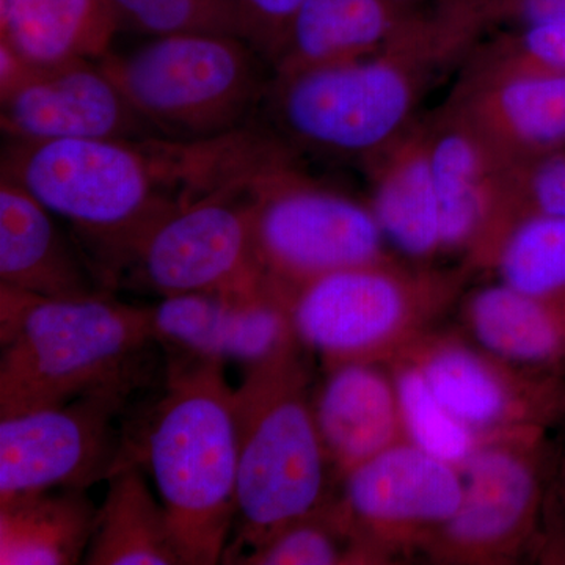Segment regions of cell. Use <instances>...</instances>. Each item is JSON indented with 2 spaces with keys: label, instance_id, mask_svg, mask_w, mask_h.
Wrapping results in <instances>:
<instances>
[{
  "label": "cell",
  "instance_id": "obj_20",
  "mask_svg": "<svg viewBox=\"0 0 565 565\" xmlns=\"http://www.w3.org/2000/svg\"><path fill=\"white\" fill-rule=\"evenodd\" d=\"M371 182L370 206L386 244L411 263L444 255L440 203L430 167L426 122L415 121L392 145L363 163Z\"/></svg>",
  "mask_w": 565,
  "mask_h": 565
},
{
  "label": "cell",
  "instance_id": "obj_25",
  "mask_svg": "<svg viewBox=\"0 0 565 565\" xmlns=\"http://www.w3.org/2000/svg\"><path fill=\"white\" fill-rule=\"evenodd\" d=\"M98 508L87 490L52 489L0 501V564L84 563Z\"/></svg>",
  "mask_w": 565,
  "mask_h": 565
},
{
  "label": "cell",
  "instance_id": "obj_10",
  "mask_svg": "<svg viewBox=\"0 0 565 565\" xmlns=\"http://www.w3.org/2000/svg\"><path fill=\"white\" fill-rule=\"evenodd\" d=\"M545 434L493 435L468 460L459 508L423 552L429 563L514 564L535 544L548 479Z\"/></svg>",
  "mask_w": 565,
  "mask_h": 565
},
{
  "label": "cell",
  "instance_id": "obj_13",
  "mask_svg": "<svg viewBox=\"0 0 565 565\" xmlns=\"http://www.w3.org/2000/svg\"><path fill=\"white\" fill-rule=\"evenodd\" d=\"M399 355L414 363L441 403L478 433L548 430L565 419L563 374L508 362L471 338L433 329Z\"/></svg>",
  "mask_w": 565,
  "mask_h": 565
},
{
  "label": "cell",
  "instance_id": "obj_6",
  "mask_svg": "<svg viewBox=\"0 0 565 565\" xmlns=\"http://www.w3.org/2000/svg\"><path fill=\"white\" fill-rule=\"evenodd\" d=\"M470 274L394 256L338 270L294 294V332L326 370L388 363L459 302Z\"/></svg>",
  "mask_w": 565,
  "mask_h": 565
},
{
  "label": "cell",
  "instance_id": "obj_22",
  "mask_svg": "<svg viewBox=\"0 0 565 565\" xmlns=\"http://www.w3.org/2000/svg\"><path fill=\"white\" fill-rule=\"evenodd\" d=\"M462 321L471 340L508 362L550 373L565 367V299H537L497 281L463 297Z\"/></svg>",
  "mask_w": 565,
  "mask_h": 565
},
{
  "label": "cell",
  "instance_id": "obj_29",
  "mask_svg": "<svg viewBox=\"0 0 565 565\" xmlns=\"http://www.w3.org/2000/svg\"><path fill=\"white\" fill-rule=\"evenodd\" d=\"M467 74H553L565 76V20L515 25L511 32L478 46Z\"/></svg>",
  "mask_w": 565,
  "mask_h": 565
},
{
  "label": "cell",
  "instance_id": "obj_35",
  "mask_svg": "<svg viewBox=\"0 0 565 565\" xmlns=\"http://www.w3.org/2000/svg\"><path fill=\"white\" fill-rule=\"evenodd\" d=\"M405 2L415 3V6H416V2H418V0H405Z\"/></svg>",
  "mask_w": 565,
  "mask_h": 565
},
{
  "label": "cell",
  "instance_id": "obj_16",
  "mask_svg": "<svg viewBox=\"0 0 565 565\" xmlns=\"http://www.w3.org/2000/svg\"><path fill=\"white\" fill-rule=\"evenodd\" d=\"M0 122L10 140L158 136L93 61L41 66L28 84L0 98Z\"/></svg>",
  "mask_w": 565,
  "mask_h": 565
},
{
  "label": "cell",
  "instance_id": "obj_9",
  "mask_svg": "<svg viewBox=\"0 0 565 565\" xmlns=\"http://www.w3.org/2000/svg\"><path fill=\"white\" fill-rule=\"evenodd\" d=\"M267 169L230 182L166 215L128 252L111 277L110 288L126 281L131 288L158 294L161 299L182 294H253L275 288L259 267L253 241L256 182Z\"/></svg>",
  "mask_w": 565,
  "mask_h": 565
},
{
  "label": "cell",
  "instance_id": "obj_23",
  "mask_svg": "<svg viewBox=\"0 0 565 565\" xmlns=\"http://www.w3.org/2000/svg\"><path fill=\"white\" fill-rule=\"evenodd\" d=\"M120 31L109 0H0V43L33 65L102 61Z\"/></svg>",
  "mask_w": 565,
  "mask_h": 565
},
{
  "label": "cell",
  "instance_id": "obj_19",
  "mask_svg": "<svg viewBox=\"0 0 565 565\" xmlns=\"http://www.w3.org/2000/svg\"><path fill=\"white\" fill-rule=\"evenodd\" d=\"M326 371L313 394L315 416L340 482L353 468L407 440L385 363H344Z\"/></svg>",
  "mask_w": 565,
  "mask_h": 565
},
{
  "label": "cell",
  "instance_id": "obj_3",
  "mask_svg": "<svg viewBox=\"0 0 565 565\" xmlns=\"http://www.w3.org/2000/svg\"><path fill=\"white\" fill-rule=\"evenodd\" d=\"M148 308L51 299L0 285V418L114 385H147L158 348Z\"/></svg>",
  "mask_w": 565,
  "mask_h": 565
},
{
  "label": "cell",
  "instance_id": "obj_7",
  "mask_svg": "<svg viewBox=\"0 0 565 565\" xmlns=\"http://www.w3.org/2000/svg\"><path fill=\"white\" fill-rule=\"evenodd\" d=\"M141 120L161 137L202 140L247 128L266 96L259 52L228 33L154 36L98 61Z\"/></svg>",
  "mask_w": 565,
  "mask_h": 565
},
{
  "label": "cell",
  "instance_id": "obj_15",
  "mask_svg": "<svg viewBox=\"0 0 565 565\" xmlns=\"http://www.w3.org/2000/svg\"><path fill=\"white\" fill-rule=\"evenodd\" d=\"M148 311L156 343L193 359L250 366L297 340L291 297L277 288L163 297Z\"/></svg>",
  "mask_w": 565,
  "mask_h": 565
},
{
  "label": "cell",
  "instance_id": "obj_2",
  "mask_svg": "<svg viewBox=\"0 0 565 565\" xmlns=\"http://www.w3.org/2000/svg\"><path fill=\"white\" fill-rule=\"evenodd\" d=\"M487 29L473 0L415 7L375 54L274 77L266 96L275 125L296 147L370 161L414 125L424 95L475 54Z\"/></svg>",
  "mask_w": 565,
  "mask_h": 565
},
{
  "label": "cell",
  "instance_id": "obj_26",
  "mask_svg": "<svg viewBox=\"0 0 565 565\" xmlns=\"http://www.w3.org/2000/svg\"><path fill=\"white\" fill-rule=\"evenodd\" d=\"M385 364L392 373L408 444L462 470L478 449L497 435L478 433L457 418L430 388L422 371L404 356H394Z\"/></svg>",
  "mask_w": 565,
  "mask_h": 565
},
{
  "label": "cell",
  "instance_id": "obj_5",
  "mask_svg": "<svg viewBox=\"0 0 565 565\" xmlns=\"http://www.w3.org/2000/svg\"><path fill=\"white\" fill-rule=\"evenodd\" d=\"M305 352L291 341L247 366L234 388L237 546L226 563L334 498L337 476L316 423Z\"/></svg>",
  "mask_w": 565,
  "mask_h": 565
},
{
  "label": "cell",
  "instance_id": "obj_28",
  "mask_svg": "<svg viewBox=\"0 0 565 565\" xmlns=\"http://www.w3.org/2000/svg\"><path fill=\"white\" fill-rule=\"evenodd\" d=\"M232 564L245 565H351L371 564L362 545L353 537L337 504L294 520L275 531L262 544L243 553Z\"/></svg>",
  "mask_w": 565,
  "mask_h": 565
},
{
  "label": "cell",
  "instance_id": "obj_18",
  "mask_svg": "<svg viewBox=\"0 0 565 565\" xmlns=\"http://www.w3.org/2000/svg\"><path fill=\"white\" fill-rule=\"evenodd\" d=\"M55 215L31 193L0 181V285L51 297L110 294L82 247L70 243Z\"/></svg>",
  "mask_w": 565,
  "mask_h": 565
},
{
  "label": "cell",
  "instance_id": "obj_30",
  "mask_svg": "<svg viewBox=\"0 0 565 565\" xmlns=\"http://www.w3.org/2000/svg\"><path fill=\"white\" fill-rule=\"evenodd\" d=\"M120 29L166 36L210 32L237 36L230 0H109Z\"/></svg>",
  "mask_w": 565,
  "mask_h": 565
},
{
  "label": "cell",
  "instance_id": "obj_34",
  "mask_svg": "<svg viewBox=\"0 0 565 565\" xmlns=\"http://www.w3.org/2000/svg\"><path fill=\"white\" fill-rule=\"evenodd\" d=\"M563 487H564V498H565V459H564V467H563Z\"/></svg>",
  "mask_w": 565,
  "mask_h": 565
},
{
  "label": "cell",
  "instance_id": "obj_17",
  "mask_svg": "<svg viewBox=\"0 0 565 565\" xmlns=\"http://www.w3.org/2000/svg\"><path fill=\"white\" fill-rule=\"evenodd\" d=\"M449 103L512 162L565 150V76L465 74Z\"/></svg>",
  "mask_w": 565,
  "mask_h": 565
},
{
  "label": "cell",
  "instance_id": "obj_32",
  "mask_svg": "<svg viewBox=\"0 0 565 565\" xmlns=\"http://www.w3.org/2000/svg\"><path fill=\"white\" fill-rule=\"evenodd\" d=\"M239 39L266 61L286 24L307 0H230Z\"/></svg>",
  "mask_w": 565,
  "mask_h": 565
},
{
  "label": "cell",
  "instance_id": "obj_27",
  "mask_svg": "<svg viewBox=\"0 0 565 565\" xmlns=\"http://www.w3.org/2000/svg\"><path fill=\"white\" fill-rule=\"evenodd\" d=\"M498 281L537 299H565V218L526 214L494 253Z\"/></svg>",
  "mask_w": 565,
  "mask_h": 565
},
{
  "label": "cell",
  "instance_id": "obj_21",
  "mask_svg": "<svg viewBox=\"0 0 565 565\" xmlns=\"http://www.w3.org/2000/svg\"><path fill=\"white\" fill-rule=\"evenodd\" d=\"M415 3L405 0H307L266 62L274 77L373 55L393 39Z\"/></svg>",
  "mask_w": 565,
  "mask_h": 565
},
{
  "label": "cell",
  "instance_id": "obj_33",
  "mask_svg": "<svg viewBox=\"0 0 565 565\" xmlns=\"http://www.w3.org/2000/svg\"><path fill=\"white\" fill-rule=\"evenodd\" d=\"M500 22L514 25L565 20V0H498Z\"/></svg>",
  "mask_w": 565,
  "mask_h": 565
},
{
  "label": "cell",
  "instance_id": "obj_11",
  "mask_svg": "<svg viewBox=\"0 0 565 565\" xmlns=\"http://www.w3.org/2000/svg\"><path fill=\"white\" fill-rule=\"evenodd\" d=\"M140 385L104 386L70 403L0 418V501L87 490L132 460L120 422Z\"/></svg>",
  "mask_w": 565,
  "mask_h": 565
},
{
  "label": "cell",
  "instance_id": "obj_1",
  "mask_svg": "<svg viewBox=\"0 0 565 565\" xmlns=\"http://www.w3.org/2000/svg\"><path fill=\"white\" fill-rule=\"evenodd\" d=\"M281 154L280 140L250 128L202 140L9 139L2 178L76 230L110 289L117 267L156 223Z\"/></svg>",
  "mask_w": 565,
  "mask_h": 565
},
{
  "label": "cell",
  "instance_id": "obj_24",
  "mask_svg": "<svg viewBox=\"0 0 565 565\" xmlns=\"http://www.w3.org/2000/svg\"><path fill=\"white\" fill-rule=\"evenodd\" d=\"M106 482L84 564L185 565L169 514L145 481L143 467L129 460Z\"/></svg>",
  "mask_w": 565,
  "mask_h": 565
},
{
  "label": "cell",
  "instance_id": "obj_12",
  "mask_svg": "<svg viewBox=\"0 0 565 565\" xmlns=\"http://www.w3.org/2000/svg\"><path fill=\"white\" fill-rule=\"evenodd\" d=\"M337 504L371 564L422 553L455 516L462 471L403 441L340 481Z\"/></svg>",
  "mask_w": 565,
  "mask_h": 565
},
{
  "label": "cell",
  "instance_id": "obj_8",
  "mask_svg": "<svg viewBox=\"0 0 565 565\" xmlns=\"http://www.w3.org/2000/svg\"><path fill=\"white\" fill-rule=\"evenodd\" d=\"M253 241L263 274L291 300L318 278L392 256L370 203L311 180L294 156L256 182Z\"/></svg>",
  "mask_w": 565,
  "mask_h": 565
},
{
  "label": "cell",
  "instance_id": "obj_31",
  "mask_svg": "<svg viewBox=\"0 0 565 565\" xmlns=\"http://www.w3.org/2000/svg\"><path fill=\"white\" fill-rule=\"evenodd\" d=\"M516 211L519 218L526 214L565 218V150L520 163Z\"/></svg>",
  "mask_w": 565,
  "mask_h": 565
},
{
  "label": "cell",
  "instance_id": "obj_14",
  "mask_svg": "<svg viewBox=\"0 0 565 565\" xmlns=\"http://www.w3.org/2000/svg\"><path fill=\"white\" fill-rule=\"evenodd\" d=\"M430 167L440 203L444 253L490 270L505 233L519 221L516 170L481 131L446 103L426 121Z\"/></svg>",
  "mask_w": 565,
  "mask_h": 565
},
{
  "label": "cell",
  "instance_id": "obj_4",
  "mask_svg": "<svg viewBox=\"0 0 565 565\" xmlns=\"http://www.w3.org/2000/svg\"><path fill=\"white\" fill-rule=\"evenodd\" d=\"M225 364L169 353L132 459L148 470L185 565L218 564L236 522L237 430Z\"/></svg>",
  "mask_w": 565,
  "mask_h": 565
}]
</instances>
